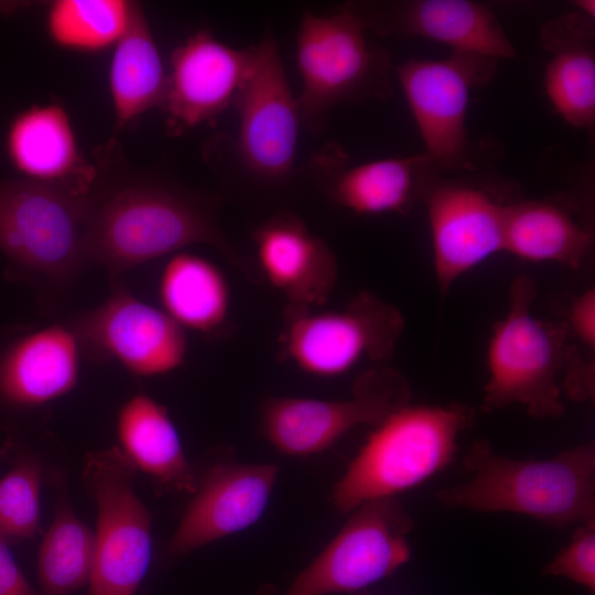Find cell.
Instances as JSON below:
<instances>
[{"label": "cell", "instance_id": "6da1fadb", "mask_svg": "<svg viewBox=\"0 0 595 595\" xmlns=\"http://www.w3.org/2000/svg\"><path fill=\"white\" fill-rule=\"evenodd\" d=\"M93 163L87 256L112 281L133 267L194 244L218 249L250 275L249 261L218 224L214 199L130 166L115 140L95 153Z\"/></svg>", "mask_w": 595, "mask_h": 595}, {"label": "cell", "instance_id": "7a4b0ae2", "mask_svg": "<svg viewBox=\"0 0 595 595\" xmlns=\"http://www.w3.org/2000/svg\"><path fill=\"white\" fill-rule=\"evenodd\" d=\"M472 477L437 491L440 502L482 512H516L544 524L595 521V448L591 444L547 459H516L475 442L463 461Z\"/></svg>", "mask_w": 595, "mask_h": 595}, {"label": "cell", "instance_id": "3957f363", "mask_svg": "<svg viewBox=\"0 0 595 595\" xmlns=\"http://www.w3.org/2000/svg\"><path fill=\"white\" fill-rule=\"evenodd\" d=\"M476 411L466 404L412 405L389 414L374 428L365 445L335 484V508L351 512L361 504L396 497L446 467L462 432Z\"/></svg>", "mask_w": 595, "mask_h": 595}, {"label": "cell", "instance_id": "277c9868", "mask_svg": "<svg viewBox=\"0 0 595 595\" xmlns=\"http://www.w3.org/2000/svg\"><path fill=\"white\" fill-rule=\"evenodd\" d=\"M370 33L351 2L322 15L303 13L295 42L298 104L302 125L313 134L323 132L335 106L391 94V57Z\"/></svg>", "mask_w": 595, "mask_h": 595}, {"label": "cell", "instance_id": "5b68a950", "mask_svg": "<svg viewBox=\"0 0 595 595\" xmlns=\"http://www.w3.org/2000/svg\"><path fill=\"white\" fill-rule=\"evenodd\" d=\"M89 192L18 177L0 180V253L6 275L63 286L89 263Z\"/></svg>", "mask_w": 595, "mask_h": 595}, {"label": "cell", "instance_id": "8992f818", "mask_svg": "<svg viewBox=\"0 0 595 595\" xmlns=\"http://www.w3.org/2000/svg\"><path fill=\"white\" fill-rule=\"evenodd\" d=\"M536 296L531 278L520 275L511 283L508 311L494 325L488 342L484 412L521 404L536 419L564 413L560 377L569 346L567 327L565 322L534 316Z\"/></svg>", "mask_w": 595, "mask_h": 595}, {"label": "cell", "instance_id": "52a82bcc", "mask_svg": "<svg viewBox=\"0 0 595 595\" xmlns=\"http://www.w3.org/2000/svg\"><path fill=\"white\" fill-rule=\"evenodd\" d=\"M403 327L402 313L368 291L355 295L339 310L288 305L280 353L305 374L337 377L364 363L389 359Z\"/></svg>", "mask_w": 595, "mask_h": 595}, {"label": "cell", "instance_id": "ba28073f", "mask_svg": "<svg viewBox=\"0 0 595 595\" xmlns=\"http://www.w3.org/2000/svg\"><path fill=\"white\" fill-rule=\"evenodd\" d=\"M413 527L412 516L396 497L366 501L284 592L268 585L257 595L358 593L409 562Z\"/></svg>", "mask_w": 595, "mask_h": 595}, {"label": "cell", "instance_id": "9c48e42d", "mask_svg": "<svg viewBox=\"0 0 595 595\" xmlns=\"http://www.w3.org/2000/svg\"><path fill=\"white\" fill-rule=\"evenodd\" d=\"M134 475L118 447L86 457L84 482L97 506L89 595H134L149 567L151 518L133 490Z\"/></svg>", "mask_w": 595, "mask_h": 595}, {"label": "cell", "instance_id": "30bf717a", "mask_svg": "<svg viewBox=\"0 0 595 595\" xmlns=\"http://www.w3.org/2000/svg\"><path fill=\"white\" fill-rule=\"evenodd\" d=\"M498 60L451 52L441 60H409L396 67L423 153L442 175L473 167L467 111L474 89L495 76Z\"/></svg>", "mask_w": 595, "mask_h": 595}, {"label": "cell", "instance_id": "8fae6325", "mask_svg": "<svg viewBox=\"0 0 595 595\" xmlns=\"http://www.w3.org/2000/svg\"><path fill=\"white\" fill-rule=\"evenodd\" d=\"M410 401L405 378L394 369L376 366L356 379L345 399L269 398L261 409V431L278 451L306 456L327 450L357 426H377Z\"/></svg>", "mask_w": 595, "mask_h": 595}, {"label": "cell", "instance_id": "7c38bea8", "mask_svg": "<svg viewBox=\"0 0 595 595\" xmlns=\"http://www.w3.org/2000/svg\"><path fill=\"white\" fill-rule=\"evenodd\" d=\"M232 106L239 118L237 152L245 167L263 180L286 178L294 167L302 121L271 35L252 45L251 65Z\"/></svg>", "mask_w": 595, "mask_h": 595}, {"label": "cell", "instance_id": "4fadbf2b", "mask_svg": "<svg viewBox=\"0 0 595 595\" xmlns=\"http://www.w3.org/2000/svg\"><path fill=\"white\" fill-rule=\"evenodd\" d=\"M68 325L82 348L116 360L137 376L169 374L186 358L185 331L162 309L139 300L117 281L100 305Z\"/></svg>", "mask_w": 595, "mask_h": 595}, {"label": "cell", "instance_id": "5bb4252c", "mask_svg": "<svg viewBox=\"0 0 595 595\" xmlns=\"http://www.w3.org/2000/svg\"><path fill=\"white\" fill-rule=\"evenodd\" d=\"M428 210L433 268L445 295L455 281L504 251L508 204L474 183L436 176L423 199Z\"/></svg>", "mask_w": 595, "mask_h": 595}, {"label": "cell", "instance_id": "9a60e30c", "mask_svg": "<svg viewBox=\"0 0 595 595\" xmlns=\"http://www.w3.org/2000/svg\"><path fill=\"white\" fill-rule=\"evenodd\" d=\"M252 46L235 48L198 30L174 48L161 109L172 136L209 122L234 104L249 72Z\"/></svg>", "mask_w": 595, "mask_h": 595}, {"label": "cell", "instance_id": "2e32d148", "mask_svg": "<svg viewBox=\"0 0 595 595\" xmlns=\"http://www.w3.org/2000/svg\"><path fill=\"white\" fill-rule=\"evenodd\" d=\"M79 340L69 325L0 328V412L26 413L68 393L77 383Z\"/></svg>", "mask_w": 595, "mask_h": 595}, {"label": "cell", "instance_id": "e0dca14e", "mask_svg": "<svg viewBox=\"0 0 595 595\" xmlns=\"http://www.w3.org/2000/svg\"><path fill=\"white\" fill-rule=\"evenodd\" d=\"M371 33L423 37L452 52L495 60L512 58L516 50L494 11L470 0L351 2Z\"/></svg>", "mask_w": 595, "mask_h": 595}, {"label": "cell", "instance_id": "ac0fdd59", "mask_svg": "<svg viewBox=\"0 0 595 595\" xmlns=\"http://www.w3.org/2000/svg\"><path fill=\"white\" fill-rule=\"evenodd\" d=\"M278 472L274 464L215 466L198 484L166 543V555L186 554L256 523L269 504Z\"/></svg>", "mask_w": 595, "mask_h": 595}, {"label": "cell", "instance_id": "d6986e66", "mask_svg": "<svg viewBox=\"0 0 595 595\" xmlns=\"http://www.w3.org/2000/svg\"><path fill=\"white\" fill-rule=\"evenodd\" d=\"M312 165L329 198L357 215H404L442 175L423 152L347 165L342 150L328 147Z\"/></svg>", "mask_w": 595, "mask_h": 595}, {"label": "cell", "instance_id": "ffe728a7", "mask_svg": "<svg viewBox=\"0 0 595 595\" xmlns=\"http://www.w3.org/2000/svg\"><path fill=\"white\" fill-rule=\"evenodd\" d=\"M256 263L262 278L288 305H324L337 280V260L331 247L296 215L279 213L252 232Z\"/></svg>", "mask_w": 595, "mask_h": 595}, {"label": "cell", "instance_id": "44dd1931", "mask_svg": "<svg viewBox=\"0 0 595 595\" xmlns=\"http://www.w3.org/2000/svg\"><path fill=\"white\" fill-rule=\"evenodd\" d=\"M6 144L22 178L80 194L90 191L95 165L83 158L72 119L60 104H35L21 110L10 122Z\"/></svg>", "mask_w": 595, "mask_h": 595}, {"label": "cell", "instance_id": "7402d4cb", "mask_svg": "<svg viewBox=\"0 0 595 595\" xmlns=\"http://www.w3.org/2000/svg\"><path fill=\"white\" fill-rule=\"evenodd\" d=\"M594 19L580 11L549 21L541 41L552 53L544 73L547 97L558 115L571 126H595Z\"/></svg>", "mask_w": 595, "mask_h": 595}, {"label": "cell", "instance_id": "603a6c76", "mask_svg": "<svg viewBox=\"0 0 595 595\" xmlns=\"http://www.w3.org/2000/svg\"><path fill=\"white\" fill-rule=\"evenodd\" d=\"M117 431L121 452L156 484L195 493L198 486L167 410L151 397L137 393L119 410Z\"/></svg>", "mask_w": 595, "mask_h": 595}, {"label": "cell", "instance_id": "cb8c5ba5", "mask_svg": "<svg viewBox=\"0 0 595 595\" xmlns=\"http://www.w3.org/2000/svg\"><path fill=\"white\" fill-rule=\"evenodd\" d=\"M167 83L159 46L139 4L125 35L112 47L108 87L115 132L161 108Z\"/></svg>", "mask_w": 595, "mask_h": 595}, {"label": "cell", "instance_id": "d4e9b609", "mask_svg": "<svg viewBox=\"0 0 595 595\" xmlns=\"http://www.w3.org/2000/svg\"><path fill=\"white\" fill-rule=\"evenodd\" d=\"M591 231L554 199L510 202L504 251L530 262H555L577 269L592 246Z\"/></svg>", "mask_w": 595, "mask_h": 595}, {"label": "cell", "instance_id": "484cf974", "mask_svg": "<svg viewBox=\"0 0 595 595\" xmlns=\"http://www.w3.org/2000/svg\"><path fill=\"white\" fill-rule=\"evenodd\" d=\"M158 292L162 310L184 331L212 336L228 323V281L204 257L185 251L173 253L162 269Z\"/></svg>", "mask_w": 595, "mask_h": 595}, {"label": "cell", "instance_id": "4316f807", "mask_svg": "<svg viewBox=\"0 0 595 595\" xmlns=\"http://www.w3.org/2000/svg\"><path fill=\"white\" fill-rule=\"evenodd\" d=\"M138 6L127 0H55L46 9V32L67 51L112 48L129 29Z\"/></svg>", "mask_w": 595, "mask_h": 595}, {"label": "cell", "instance_id": "83f0119b", "mask_svg": "<svg viewBox=\"0 0 595 595\" xmlns=\"http://www.w3.org/2000/svg\"><path fill=\"white\" fill-rule=\"evenodd\" d=\"M94 550V533L62 494L39 553L41 595H71L89 583Z\"/></svg>", "mask_w": 595, "mask_h": 595}, {"label": "cell", "instance_id": "f1b7e54d", "mask_svg": "<svg viewBox=\"0 0 595 595\" xmlns=\"http://www.w3.org/2000/svg\"><path fill=\"white\" fill-rule=\"evenodd\" d=\"M40 479L35 462H19L0 480V534L6 539H28L36 533L40 520Z\"/></svg>", "mask_w": 595, "mask_h": 595}, {"label": "cell", "instance_id": "f546056e", "mask_svg": "<svg viewBox=\"0 0 595 595\" xmlns=\"http://www.w3.org/2000/svg\"><path fill=\"white\" fill-rule=\"evenodd\" d=\"M544 574L561 576L595 593V521L581 523L570 543L551 560Z\"/></svg>", "mask_w": 595, "mask_h": 595}, {"label": "cell", "instance_id": "4dcf8cb0", "mask_svg": "<svg viewBox=\"0 0 595 595\" xmlns=\"http://www.w3.org/2000/svg\"><path fill=\"white\" fill-rule=\"evenodd\" d=\"M567 332H572L588 350L595 349V290H585L576 296L565 322Z\"/></svg>", "mask_w": 595, "mask_h": 595}, {"label": "cell", "instance_id": "1f68e13d", "mask_svg": "<svg viewBox=\"0 0 595 595\" xmlns=\"http://www.w3.org/2000/svg\"><path fill=\"white\" fill-rule=\"evenodd\" d=\"M7 540L0 534V595H41L19 569Z\"/></svg>", "mask_w": 595, "mask_h": 595}, {"label": "cell", "instance_id": "d6a6232c", "mask_svg": "<svg viewBox=\"0 0 595 595\" xmlns=\"http://www.w3.org/2000/svg\"><path fill=\"white\" fill-rule=\"evenodd\" d=\"M575 7H576V10L583 13L584 15L594 19L595 4L593 0L575 1Z\"/></svg>", "mask_w": 595, "mask_h": 595}, {"label": "cell", "instance_id": "836d02e7", "mask_svg": "<svg viewBox=\"0 0 595 595\" xmlns=\"http://www.w3.org/2000/svg\"><path fill=\"white\" fill-rule=\"evenodd\" d=\"M351 595H372V594L365 593V592H358V593H354Z\"/></svg>", "mask_w": 595, "mask_h": 595}]
</instances>
